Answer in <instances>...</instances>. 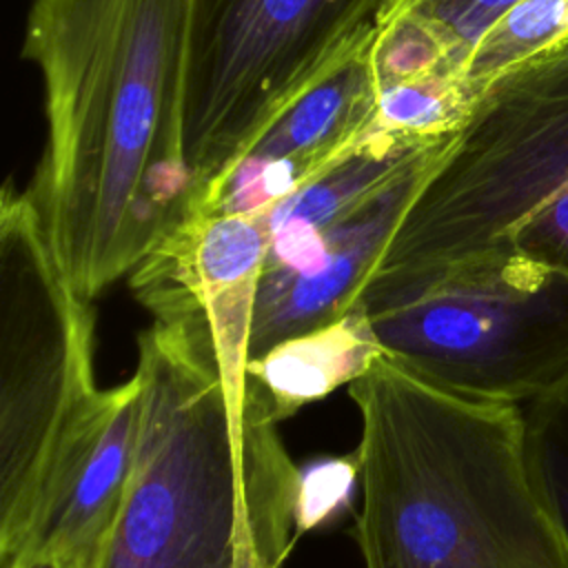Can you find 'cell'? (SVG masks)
Masks as SVG:
<instances>
[{"label": "cell", "instance_id": "5bb4252c", "mask_svg": "<svg viewBox=\"0 0 568 568\" xmlns=\"http://www.w3.org/2000/svg\"><path fill=\"white\" fill-rule=\"evenodd\" d=\"M532 484L568 544V379L524 410Z\"/></svg>", "mask_w": 568, "mask_h": 568}, {"label": "cell", "instance_id": "277c9868", "mask_svg": "<svg viewBox=\"0 0 568 568\" xmlns=\"http://www.w3.org/2000/svg\"><path fill=\"white\" fill-rule=\"evenodd\" d=\"M359 300L384 353L450 393L519 406L568 379V275L510 242L375 271Z\"/></svg>", "mask_w": 568, "mask_h": 568}, {"label": "cell", "instance_id": "4fadbf2b", "mask_svg": "<svg viewBox=\"0 0 568 568\" xmlns=\"http://www.w3.org/2000/svg\"><path fill=\"white\" fill-rule=\"evenodd\" d=\"M566 36L568 0H521L475 44L464 67V82L479 98L497 75Z\"/></svg>", "mask_w": 568, "mask_h": 568}, {"label": "cell", "instance_id": "52a82bcc", "mask_svg": "<svg viewBox=\"0 0 568 568\" xmlns=\"http://www.w3.org/2000/svg\"><path fill=\"white\" fill-rule=\"evenodd\" d=\"M568 186V36L497 75L422 184L379 266L504 244Z\"/></svg>", "mask_w": 568, "mask_h": 568}, {"label": "cell", "instance_id": "d6986e66", "mask_svg": "<svg viewBox=\"0 0 568 568\" xmlns=\"http://www.w3.org/2000/svg\"><path fill=\"white\" fill-rule=\"evenodd\" d=\"M408 2H410V0H404V4H408ZM402 9H404V7H402Z\"/></svg>", "mask_w": 568, "mask_h": 568}, {"label": "cell", "instance_id": "6da1fadb", "mask_svg": "<svg viewBox=\"0 0 568 568\" xmlns=\"http://www.w3.org/2000/svg\"><path fill=\"white\" fill-rule=\"evenodd\" d=\"M193 0H31L22 58L47 140L24 186L75 288L93 300L186 215Z\"/></svg>", "mask_w": 568, "mask_h": 568}, {"label": "cell", "instance_id": "9a60e30c", "mask_svg": "<svg viewBox=\"0 0 568 568\" xmlns=\"http://www.w3.org/2000/svg\"><path fill=\"white\" fill-rule=\"evenodd\" d=\"M521 0H410L399 16L426 29L442 51L464 71L481 36Z\"/></svg>", "mask_w": 568, "mask_h": 568}, {"label": "cell", "instance_id": "30bf717a", "mask_svg": "<svg viewBox=\"0 0 568 568\" xmlns=\"http://www.w3.org/2000/svg\"><path fill=\"white\" fill-rule=\"evenodd\" d=\"M140 433L135 375L100 390L64 439L18 559L42 552L60 568H98L122 508Z\"/></svg>", "mask_w": 568, "mask_h": 568}, {"label": "cell", "instance_id": "7c38bea8", "mask_svg": "<svg viewBox=\"0 0 568 568\" xmlns=\"http://www.w3.org/2000/svg\"><path fill=\"white\" fill-rule=\"evenodd\" d=\"M379 355L384 348L359 300L339 320L251 359L246 371L264 390L275 419L282 422L337 386H351Z\"/></svg>", "mask_w": 568, "mask_h": 568}, {"label": "cell", "instance_id": "5b68a950", "mask_svg": "<svg viewBox=\"0 0 568 568\" xmlns=\"http://www.w3.org/2000/svg\"><path fill=\"white\" fill-rule=\"evenodd\" d=\"M93 308L11 180L0 193V568L22 552L53 462L95 399Z\"/></svg>", "mask_w": 568, "mask_h": 568}, {"label": "cell", "instance_id": "8fae6325", "mask_svg": "<svg viewBox=\"0 0 568 568\" xmlns=\"http://www.w3.org/2000/svg\"><path fill=\"white\" fill-rule=\"evenodd\" d=\"M268 235L257 215L189 213L129 275L149 311L158 304L197 308L222 362L248 366V342Z\"/></svg>", "mask_w": 568, "mask_h": 568}, {"label": "cell", "instance_id": "ba28073f", "mask_svg": "<svg viewBox=\"0 0 568 568\" xmlns=\"http://www.w3.org/2000/svg\"><path fill=\"white\" fill-rule=\"evenodd\" d=\"M453 140L348 211L268 242L248 362L291 337L339 320L359 302L366 280L379 266L397 226Z\"/></svg>", "mask_w": 568, "mask_h": 568}, {"label": "cell", "instance_id": "9c48e42d", "mask_svg": "<svg viewBox=\"0 0 568 568\" xmlns=\"http://www.w3.org/2000/svg\"><path fill=\"white\" fill-rule=\"evenodd\" d=\"M375 49V47H373ZM373 51L291 104L189 213H262L351 153L377 115Z\"/></svg>", "mask_w": 568, "mask_h": 568}, {"label": "cell", "instance_id": "2e32d148", "mask_svg": "<svg viewBox=\"0 0 568 568\" xmlns=\"http://www.w3.org/2000/svg\"><path fill=\"white\" fill-rule=\"evenodd\" d=\"M359 486L357 453L322 457L300 468L295 526L297 535L311 532L335 517Z\"/></svg>", "mask_w": 568, "mask_h": 568}, {"label": "cell", "instance_id": "8992f818", "mask_svg": "<svg viewBox=\"0 0 568 568\" xmlns=\"http://www.w3.org/2000/svg\"><path fill=\"white\" fill-rule=\"evenodd\" d=\"M402 7L404 0H193L184 111L191 204L291 104L373 51Z\"/></svg>", "mask_w": 568, "mask_h": 568}, {"label": "cell", "instance_id": "3957f363", "mask_svg": "<svg viewBox=\"0 0 568 568\" xmlns=\"http://www.w3.org/2000/svg\"><path fill=\"white\" fill-rule=\"evenodd\" d=\"M348 395L362 417L364 568H568L517 404L450 393L386 353Z\"/></svg>", "mask_w": 568, "mask_h": 568}, {"label": "cell", "instance_id": "e0dca14e", "mask_svg": "<svg viewBox=\"0 0 568 568\" xmlns=\"http://www.w3.org/2000/svg\"><path fill=\"white\" fill-rule=\"evenodd\" d=\"M508 242L530 260L568 275V186L539 206Z\"/></svg>", "mask_w": 568, "mask_h": 568}, {"label": "cell", "instance_id": "ac0fdd59", "mask_svg": "<svg viewBox=\"0 0 568 568\" xmlns=\"http://www.w3.org/2000/svg\"><path fill=\"white\" fill-rule=\"evenodd\" d=\"M9 568H60L58 561L49 555H42V552H29V555H22L20 559H16Z\"/></svg>", "mask_w": 568, "mask_h": 568}, {"label": "cell", "instance_id": "7a4b0ae2", "mask_svg": "<svg viewBox=\"0 0 568 568\" xmlns=\"http://www.w3.org/2000/svg\"><path fill=\"white\" fill-rule=\"evenodd\" d=\"M151 315L133 470L98 568H282L300 537V466L264 390L222 362L197 308Z\"/></svg>", "mask_w": 568, "mask_h": 568}]
</instances>
